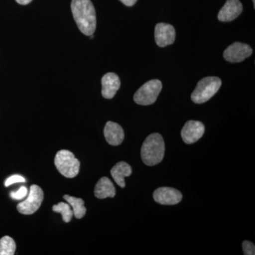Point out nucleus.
<instances>
[{
	"label": "nucleus",
	"instance_id": "obj_1",
	"mask_svg": "<svg viewBox=\"0 0 255 255\" xmlns=\"http://www.w3.org/2000/svg\"><path fill=\"white\" fill-rule=\"evenodd\" d=\"M71 10L80 31L86 36L93 34L97 27V17L91 0H72Z\"/></svg>",
	"mask_w": 255,
	"mask_h": 255
},
{
	"label": "nucleus",
	"instance_id": "obj_2",
	"mask_svg": "<svg viewBox=\"0 0 255 255\" xmlns=\"http://www.w3.org/2000/svg\"><path fill=\"white\" fill-rule=\"evenodd\" d=\"M165 145L163 137L157 132L148 135L142 144L141 158L147 166H155L160 163L164 158Z\"/></svg>",
	"mask_w": 255,
	"mask_h": 255
},
{
	"label": "nucleus",
	"instance_id": "obj_3",
	"mask_svg": "<svg viewBox=\"0 0 255 255\" xmlns=\"http://www.w3.org/2000/svg\"><path fill=\"white\" fill-rule=\"evenodd\" d=\"M222 81L218 77H206L198 82L191 94V100L196 104H203L209 101L221 88Z\"/></svg>",
	"mask_w": 255,
	"mask_h": 255
},
{
	"label": "nucleus",
	"instance_id": "obj_4",
	"mask_svg": "<svg viewBox=\"0 0 255 255\" xmlns=\"http://www.w3.org/2000/svg\"><path fill=\"white\" fill-rule=\"evenodd\" d=\"M55 165L60 173L67 178L76 177L80 171V161L69 150H62L57 152Z\"/></svg>",
	"mask_w": 255,
	"mask_h": 255
},
{
	"label": "nucleus",
	"instance_id": "obj_5",
	"mask_svg": "<svg viewBox=\"0 0 255 255\" xmlns=\"http://www.w3.org/2000/svg\"><path fill=\"white\" fill-rule=\"evenodd\" d=\"M162 89L160 80H152L146 82L134 95L133 100L139 105L148 106L155 103Z\"/></svg>",
	"mask_w": 255,
	"mask_h": 255
},
{
	"label": "nucleus",
	"instance_id": "obj_6",
	"mask_svg": "<svg viewBox=\"0 0 255 255\" xmlns=\"http://www.w3.org/2000/svg\"><path fill=\"white\" fill-rule=\"evenodd\" d=\"M43 200V191L36 184L31 185L27 199L17 205L18 212L21 214H34L41 206Z\"/></svg>",
	"mask_w": 255,
	"mask_h": 255
},
{
	"label": "nucleus",
	"instance_id": "obj_7",
	"mask_svg": "<svg viewBox=\"0 0 255 255\" xmlns=\"http://www.w3.org/2000/svg\"><path fill=\"white\" fill-rule=\"evenodd\" d=\"M253 54V48L246 43L236 42L223 53L225 59L231 63H241Z\"/></svg>",
	"mask_w": 255,
	"mask_h": 255
},
{
	"label": "nucleus",
	"instance_id": "obj_8",
	"mask_svg": "<svg viewBox=\"0 0 255 255\" xmlns=\"http://www.w3.org/2000/svg\"><path fill=\"white\" fill-rule=\"evenodd\" d=\"M205 132L204 124L198 121H189L183 127L181 135L187 144L194 143L201 138Z\"/></svg>",
	"mask_w": 255,
	"mask_h": 255
},
{
	"label": "nucleus",
	"instance_id": "obj_9",
	"mask_svg": "<svg viewBox=\"0 0 255 255\" xmlns=\"http://www.w3.org/2000/svg\"><path fill=\"white\" fill-rule=\"evenodd\" d=\"M154 200L162 205H175L182 199L180 191L171 187H160L153 194Z\"/></svg>",
	"mask_w": 255,
	"mask_h": 255
},
{
	"label": "nucleus",
	"instance_id": "obj_10",
	"mask_svg": "<svg viewBox=\"0 0 255 255\" xmlns=\"http://www.w3.org/2000/svg\"><path fill=\"white\" fill-rule=\"evenodd\" d=\"M176 31L174 26L169 23H159L156 25L155 39L157 46L166 47L175 41Z\"/></svg>",
	"mask_w": 255,
	"mask_h": 255
},
{
	"label": "nucleus",
	"instance_id": "obj_11",
	"mask_svg": "<svg viewBox=\"0 0 255 255\" xmlns=\"http://www.w3.org/2000/svg\"><path fill=\"white\" fill-rule=\"evenodd\" d=\"M243 4L240 0H227L226 4L220 10L218 18L223 22L233 21L243 12Z\"/></svg>",
	"mask_w": 255,
	"mask_h": 255
},
{
	"label": "nucleus",
	"instance_id": "obj_12",
	"mask_svg": "<svg viewBox=\"0 0 255 255\" xmlns=\"http://www.w3.org/2000/svg\"><path fill=\"white\" fill-rule=\"evenodd\" d=\"M102 94L104 98L111 100L117 94L121 87L118 75L114 73L105 74L102 79Z\"/></svg>",
	"mask_w": 255,
	"mask_h": 255
},
{
	"label": "nucleus",
	"instance_id": "obj_13",
	"mask_svg": "<svg viewBox=\"0 0 255 255\" xmlns=\"http://www.w3.org/2000/svg\"><path fill=\"white\" fill-rule=\"evenodd\" d=\"M104 135L107 142L114 146L121 145L124 139V132L122 127L119 124L112 122H108L106 124Z\"/></svg>",
	"mask_w": 255,
	"mask_h": 255
},
{
	"label": "nucleus",
	"instance_id": "obj_14",
	"mask_svg": "<svg viewBox=\"0 0 255 255\" xmlns=\"http://www.w3.org/2000/svg\"><path fill=\"white\" fill-rule=\"evenodd\" d=\"M132 168L125 162H119L111 169V174L115 182L122 188L126 187L125 177L131 175Z\"/></svg>",
	"mask_w": 255,
	"mask_h": 255
},
{
	"label": "nucleus",
	"instance_id": "obj_15",
	"mask_svg": "<svg viewBox=\"0 0 255 255\" xmlns=\"http://www.w3.org/2000/svg\"><path fill=\"white\" fill-rule=\"evenodd\" d=\"M95 195L97 199L114 198L116 195L115 187L109 178L102 177L96 184Z\"/></svg>",
	"mask_w": 255,
	"mask_h": 255
},
{
	"label": "nucleus",
	"instance_id": "obj_16",
	"mask_svg": "<svg viewBox=\"0 0 255 255\" xmlns=\"http://www.w3.org/2000/svg\"><path fill=\"white\" fill-rule=\"evenodd\" d=\"M63 198L73 208V215L76 219H81L85 216V215L86 214L87 209L84 205L85 202L82 199H78V198L69 195H64Z\"/></svg>",
	"mask_w": 255,
	"mask_h": 255
},
{
	"label": "nucleus",
	"instance_id": "obj_17",
	"mask_svg": "<svg viewBox=\"0 0 255 255\" xmlns=\"http://www.w3.org/2000/svg\"><path fill=\"white\" fill-rule=\"evenodd\" d=\"M16 251V243L9 236H4L0 239V255H14Z\"/></svg>",
	"mask_w": 255,
	"mask_h": 255
},
{
	"label": "nucleus",
	"instance_id": "obj_18",
	"mask_svg": "<svg viewBox=\"0 0 255 255\" xmlns=\"http://www.w3.org/2000/svg\"><path fill=\"white\" fill-rule=\"evenodd\" d=\"M52 209L54 212L62 215L64 222L69 223L71 221L73 216V211H72L70 204L60 202L56 205L53 206Z\"/></svg>",
	"mask_w": 255,
	"mask_h": 255
},
{
	"label": "nucleus",
	"instance_id": "obj_19",
	"mask_svg": "<svg viewBox=\"0 0 255 255\" xmlns=\"http://www.w3.org/2000/svg\"><path fill=\"white\" fill-rule=\"evenodd\" d=\"M28 194V189L26 187H20L17 191H11L10 196L14 200H22Z\"/></svg>",
	"mask_w": 255,
	"mask_h": 255
},
{
	"label": "nucleus",
	"instance_id": "obj_20",
	"mask_svg": "<svg viewBox=\"0 0 255 255\" xmlns=\"http://www.w3.org/2000/svg\"><path fill=\"white\" fill-rule=\"evenodd\" d=\"M243 249L246 255H255V247L251 242L246 241L243 243Z\"/></svg>",
	"mask_w": 255,
	"mask_h": 255
},
{
	"label": "nucleus",
	"instance_id": "obj_21",
	"mask_svg": "<svg viewBox=\"0 0 255 255\" xmlns=\"http://www.w3.org/2000/svg\"><path fill=\"white\" fill-rule=\"evenodd\" d=\"M26 182V179H24L23 177L20 175H13L11 176V177L6 179V180L5 181V187H7L11 185V184H14L15 183H20V182Z\"/></svg>",
	"mask_w": 255,
	"mask_h": 255
},
{
	"label": "nucleus",
	"instance_id": "obj_22",
	"mask_svg": "<svg viewBox=\"0 0 255 255\" xmlns=\"http://www.w3.org/2000/svg\"><path fill=\"white\" fill-rule=\"evenodd\" d=\"M124 4L127 6H132L136 3L137 0H120Z\"/></svg>",
	"mask_w": 255,
	"mask_h": 255
},
{
	"label": "nucleus",
	"instance_id": "obj_23",
	"mask_svg": "<svg viewBox=\"0 0 255 255\" xmlns=\"http://www.w3.org/2000/svg\"><path fill=\"white\" fill-rule=\"evenodd\" d=\"M32 0H16V2L21 5H26L29 4Z\"/></svg>",
	"mask_w": 255,
	"mask_h": 255
},
{
	"label": "nucleus",
	"instance_id": "obj_24",
	"mask_svg": "<svg viewBox=\"0 0 255 255\" xmlns=\"http://www.w3.org/2000/svg\"><path fill=\"white\" fill-rule=\"evenodd\" d=\"M253 3H254V5L255 4V0H253Z\"/></svg>",
	"mask_w": 255,
	"mask_h": 255
}]
</instances>
